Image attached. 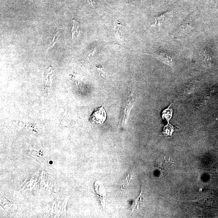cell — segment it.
<instances>
[{"mask_svg": "<svg viewBox=\"0 0 218 218\" xmlns=\"http://www.w3.org/2000/svg\"><path fill=\"white\" fill-rule=\"evenodd\" d=\"M171 106L172 104H171L167 108L164 110L162 113V118L167 120V122H169L173 116V110Z\"/></svg>", "mask_w": 218, "mask_h": 218, "instance_id": "4", "label": "cell"}, {"mask_svg": "<svg viewBox=\"0 0 218 218\" xmlns=\"http://www.w3.org/2000/svg\"><path fill=\"white\" fill-rule=\"evenodd\" d=\"M94 187L96 192L100 200L102 208L104 210L106 205V190L102 182H95Z\"/></svg>", "mask_w": 218, "mask_h": 218, "instance_id": "2", "label": "cell"}, {"mask_svg": "<svg viewBox=\"0 0 218 218\" xmlns=\"http://www.w3.org/2000/svg\"><path fill=\"white\" fill-rule=\"evenodd\" d=\"M154 55L157 57L164 62L165 63L171 66H173V59L167 53L164 52L158 51L154 54Z\"/></svg>", "mask_w": 218, "mask_h": 218, "instance_id": "3", "label": "cell"}, {"mask_svg": "<svg viewBox=\"0 0 218 218\" xmlns=\"http://www.w3.org/2000/svg\"><path fill=\"white\" fill-rule=\"evenodd\" d=\"M88 3L92 7H96L97 5V1L96 0H88Z\"/></svg>", "mask_w": 218, "mask_h": 218, "instance_id": "10", "label": "cell"}, {"mask_svg": "<svg viewBox=\"0 0 218 218\" xmlns=\"http://www.w3.org/2000/svg\"><path fill=\"white\" fill-rule=\"evenodd\" d=\"M121 24L120 23L119 21H117L116 23V24L115 25V32L116 34V36L118 40H120V35H121V31L120 30V27H121Z\"/></svg>", "mask_w": 218, "mask_h": 218, "instance_id": "9", "label": "cell"}, {"mask_svg": "<svg viewBox=\"0 0 218 218\" xmlns=\"http://www.w3.org/2000/svg\"><path fill=\"white\" fill-rule=\"evenodd\" d=\"M79 23L76 21L75 19H73V26H72L71 30L73 39H75L78 36V34L79 33Z\"/></svg>", "mask_w": 218, "mask_h": 218, "instance_id": "5", "label": "cell"}, {"mask_svg": "<svg viewBox=\"0 0 218 218\" xmlns=\"http://www.w3.org/2000/svg\"><path fill=\"white\" fill-rule=\"evenodd\" d=\"M175 131L174 127L168 122V124L164 126L163 129V133L166 137L171 136Z\"/></svg>", "mask_w": 218, "mask_h": 218, "instance_id": "6", "label": "cell"}, {"mask_svg": "<svg viewBox=\"0 0 218 218\" xmlns=\"http://www.w3.org/2000/svg\"><path fill=\"white\" fill-rule=\"evenodd\" d=\"M59 33H58V32L57 31L55 33L54 39H53L52 40L51 42L50 43V44H49V46H48L47 51H48L49 49H51L52 47H53L54 46V45H55L56 43L58 41V39H59Z\"/></svg>", "mask_w": 218, "mask_h": 218, "instance_id": "8", "label": "cell"}, {"mask_svg": "<svg viewBox=\"0 0 218 218\" xmlns=\"http://www.w3.org/2000/svg\"><path fill=\"white\" fill-rule=\"evenodd\" d=\"M107 115L103 107L96 109L91 115L90 120L93 123L102 124L106 120Z\"/></svg>", "mask_w": 218, "mask_h": 218, "instance_id": "1", "label": "cell"}, {"mask_svg": "<svg viewBox=\"0 0 218 218\" xmlns=\"http://www.w3.org/2000/svg\"><path fill=\"white\" fill-rule=\"evenodd\" d=\"M168 13H166L158 16L156 17L153 23L152 24V26H159L162 24L164 20L167 18V16H168L167 14Z\"/></svg>", "mask_w": 218, "mask_h": 218, "instance_id": "7", "label": "cell"}]
</instances>
